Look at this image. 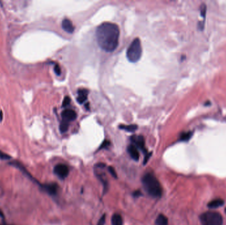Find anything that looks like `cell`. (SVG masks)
I'll use <instances>...</instances> for the list:
<instances>
[{"label": "cell", "instance_id": "cell-3", "mask_svg": "<svg viewBox=\"0 0 226 225\" xmlns=\"http://www.w3.org/2000/svg\"><path fill=\"white\" fill-rule=\"evenodd\" d=\"M142 54V48L140 40L138 38H136L133 40L127 49V58L130 62L136 63L140 60Z\"/></svg>", "mask_w": 226, "mask_h": 225}, {"label": "cell", "instance_id": "cell-28", "mask_svg": "<svg viewBox=\"0 0 226 225\" xmlns=\"http://www.w3.org/2000/svg\"><path fill=\"white\" fill-rule=\"evenodd\" d=\"M3 225H8V224H3Z\"/></svg>", "mask_w": 226, "mask_h": 225}, {"label": "cell", "instance_id": "cell-21", "mask_svg": "<svg viewBox=\"0 0 226 225\" xmlns=\"http://www.w3.org/2000/svg\"><path fill=\"white\" fill-rule=\"evenodd\" d=\"M105 221H106V215H103L100 218L97 225H105Z\"/></svg>", "mask_w": 226, "mask_h": 225}, {"label": "cell", "instance_id": "cell-23", "mask_svg": "<svg viewBox=\"0 0 226 225\" xmlns=\"http://www.w3.org/2000/svg\"><path fill=\"white\" fill-rule=\"evenodd\" d=\"M54 72L57 75H60L61 74V69L59 65H58V64L54 66Z\"/></svg>", "mask_w": 226, "mask_h": 225}, {"label": "cell", "instance_id": "cell-2", "mask_svg": "<svg viewBox=\"0 0 226 225\" xmlns=\"http://www.w3.org/2000/svg\"><path fill=\"white\" fill-rule=\"evenodd\" d=\"M142 185L148 195L154 198H159L162 195V188L159 181L152 173H147L143 176Z\"/></svg>", "mask_w": 226, "mask_h": 225}, {"label": "cell", "instance_id": "cell-24", "mask_svg": "<svg viewBox=\"0 0 226 225\" xmlns=\"http://www.w3.org/2000/svg\"><path fill=\"white\" fill-rule=\"evenodd\" d=\"M109 145H110V142L109 141H105L103 143H102V144L101 145V147H100V149H104V148L108 147V146H109Z\"/></svg>", "mask_w": 226, "mask_h": 225}, {"label": "cell", "instance_id": "cell-6", "mask_svg": "<svg viewBox=\"0 0 226 225\" xmlns=\"http://www.w3.org/2000/svg\"><path fill=\"white\" fill-rule=\"evenodd\" d=\"M131 141L134 143V145L140 149L146 154H148L145 147V140L142 135H134L131 137ZM145 154V155H146Z\"/></svg>", "mask_w": 226, "mask_h": 225}, {"label": "cell", "instance_id": "cell-26", "mask_svg": "<svg viewBox=\"0 0 226 225\" xmlns=\"http://www.w3.org/2000/svg\"><path fill=\"white\" fill-rule=\"evenodd\" d=\"M97 167L104 168L105 166V164H102V163H99V164H98V165H97Z\"/></svg>", "mask_w": 226, "mask_h": 225}, {"label": "cell", "instance_id": "cell-10", "mask_svg": "<svg viewBox=\"0 0 226 225\" xmlns=\"http://www.w3.org/2000/svg\"><path fill=\"white\" fill-rule=\"evenodd\" d=\"M127 151L132 159H134V160H136V161H138V160H139L140 153L138 152V150L137 147L134 145H129L128 147Z\"/></svg>", "mask_w": 226, "mask_h": 225}, {"label": "cell", "instance_id": "cell-16", "mask_svg": "<svg viewBox=\"0 0 226 225\" xmlns=\"http://www.w3.org/2000/svg\"><path fill=\"white\" fill-rule=\"evenodd\" d=\"M69 127V123L65 122V121H61V124L60 125V130L61 133H65L68 130Z\"/></svg>", "mask_w": 226, "mask_h": 225}, {"label": "cell", "instance_id": "cell-12", "mask_svg": "<svg viewBox=\"0 0 226 225\" xmlns=\"http://www.w3.org/2000/svg\"><path fill=\"white\" fill-rule=\"evenodd\" d=\"M224 200H221V199H216V200H214L208 203V207H209L210 209H215V208H218V207H219L222 206L223 205H224Z\"/></svg>", "mask_w": 226, "mask_h": 225}, {"label": "cell", "instance_id": "cell-18", "mask_svg": "<svg viewBox=\"0 0 226 225\" xmlns=\"http://www.w3.org/2000/svg\"><path fill=\"white\" fill-rule=\"evenodd\" d=\"M11 159V156L9 155L7 153H5L4 152L0 151V159L1 160H10Z\"/></svg>", "mask_w": 226, "mask_h": 225}, {"label": "cell", "instance_id": "cell-25", "mask_svg": "<svg viewBox=\"0 0 226 225\" xmlns=\"http://www.w3.org/2000/svg\"><path fill=\"white\" fill-rule=\"evenodd\" d=\"M133 195L135 197H140V195H142V193H141L139 190H137L136 192H134L133 194Z\"/></svg>", "mask_w": 226, "mask_h": 225}, {"label": "cell", "instance_id": "cell-1", "mask_svg": "<svg viewBox=\"0 0 226 225\" xmlns=\"http://www.w3.org/2000/svg\"><path fill=\"white\" fill-rule=\"evenodd\" d=\"M96 40L100 48L104 51L112 52L118 45L120 30L115 23L105 22L97 28Z\"/></svg>", "mask_w": 226, "mask_h": 225}, {"label": "cell", "instance_id": "cell-5", "mask_svg": "<svg viewBox=\"0 0 226 225\" xmlns=\"http://www.w3.org/2000/svg\"><path fill=\"white\" fill-rule=\"evenodd\" d=\"M54 172L58 178L63 180L68 176L69 169L67 165L64 164H59L54 167Z\"/></svg>", "mask_w": 226, "mask_h": 225}, {"label": "cell", "instance_id": "cell-7", "mask_svg": "<svg viewBox=\"0 0 226 225\" xmlns=\"http://www.w3.org/2000/svg\"><path fill=\"white\" fill-rule=\"evenodd\" d=\"M40 187L44 191H45L47 194H48L50 195H56L58 194V189H59V186L58 184L55 183H48V184H40Z\"/></svg>", "mask_w": 226, "mask_h": 225}, {"label": "cell", "instance_id": "cell-9", "mask_svg": "<svg viewBox=\"0 0 226 225\" xmlns=\"http://www.w3.org/2000/svg\"><path fill=\"white\" fill-rule=\"evenodd\" d=\"M61 27L67 33L72 34L74 31V26L73 25L72 22L68 19H64L61 22Z\"/></svg>", "mask_w": 226, "mask_h": 225}, {"label": "cell", "instance_id": "cell-15", "mask_svg": "<svg viewBox=\"0 0 226 225\" xmlns=\"http://www.w3.org/2000/svg\"><path fill=\"white\" fill-rule=\"evenodd\" d=\"M119 127L120 128V129L128 131V132H134V131L138 129V126L136 125H120Z\"/></svg>", "mask_w": 226, "mask_h": 225}, {"label": "cell", "instance_id": "cell-8", "mask_svg": "<svg viewBox=\"0 0 226 225\" xmlns=\"http://www.w3.org/2000/svg\"><path fill=\"white\" fill-rule=\"evenodd\" d=\"M76 117H77L76 113L75 112V111H73L72 110L67 109V110H65L61 112V118H62V120L68 123L71 121L75 120Z\"/></svg>", "mask_w": 226, "mask_h": 225}, {"label": "cell", "instance_id": "cell-22", "mask_svg": "<svg viewBox=\"0 0 226 225\" xmlns=\"http://www.w3.org/2000/svg\"><path fill=\"white\" fill-rule=\"evenodd\" d=\"M70 98L69 96H66L65 98H64V101H63V103H62V106L63 107H66L67 106H68V105L70 104Z\"/></svg>", "mask_w": 226, "mask_h": 225}, {"label": "cell", "instance_id": "cell-27", "mask_svg": "<svg viewBox=\"0 0 226 225\" xmlns=\"http://www.w3.org/2000/svg\"><path fill=\"white\" fill-rule=\"evenodd\" d=\"M225 213H226V209H225Z\"/></svg>", "mask_w": 226, "mask_h": 225}, {"label": "cell", "instance_id": "cell-19", "mask_svg": "<svg viewBox=\"0 0 226 225\" xmlns=\"http://www.w3.org/2000/svg\"><path fill=\"white\" fill-rule=\"evenodd\" d=\"M200 13L203 17H204L205 14L206 13V5L205 4H202V5L200 7Z\"/></svg>", "mask_w": 226, "mask_h": 225}, {"label": "cell", "instance_id": "cell-13", "mask_svg": "<svg viewBox=\"0 0 226 225\" xmlns=\"http://www.w3.org/2000/svg\"><path fill=\"white\" fill-rule=\"evenodd\" d=\"M112 225H123V219L122 216L118 213H116L113 215L111 219Z\"/></svg>", "mask_w": 226, "mask_h": 225}, {"label": "cell", "instance_id": "cell-20", "mask_svg": "<svg viewBox=\"0 0 226 225\" xmlns=\"http://www.w3.org/2000/svg\"><path fill=\"white\" fill-rule=\"evenodd\" d=\"M108 172H110V174L112 175L113 177H114V178H117V174L113 167H112V166H108Z\"/></svg>", "mask_w": 226, "mask_h": 225}, {"label": "cell", "instance_id": "cell-14", "mask_svg": "<svg viewBox=\"0 0 226 225\" xmlns=\"http://www.w3.org/2000/svg\"><path fill=\"white\" fill-rule=\"evenodd\" d=\"M155 225H168V218L163 214H159L156 218Z\"/></svg>", "mask_w": 226, "mask_h": 225}, {"label": "cell", "instance_id": "cell-17", "mask_svg": "<svg viewBox=\"0 0 226 225\" xmlns=\"http://www.w3.org/2000/svg\"><path fill=\"white\" fill-rule=\"evenodd\" d=\"M192 135V132H190V131H189V132L183 133L180 136V140L181 141H188V140L190 139V137H191Z\"/></svg>", "mask_w": 226, "mask_h": 225}, {"label": "cell", "instance_id": "cell-11", "mask_svg": "<svg viewBox=\"0 0 226 225\" xmlns=\"http://www.w3.org/2000/svg\"><path fill=\"white\" fill-rule=\"evenodd\" d=\"M88 90L86 89H80L78 91L77 101L79 104H83L86 102L88 96Z\"/></svg>", "mask_w": 226, "mask_h": 225}, {"label": "cell", "instance_id": "cell-4", "mask_svg": "<svg viewBox=\"0 0 226 225\" xmlns=\"http://www.w3.org/2000/svg\"><path fill=\"white\" fill-rule=\"evenodd\" d=\"M202 225H222L223 218L219 213L207 211L200 217Z\"/></svg>", "mask_w": 226, "mask_h": 225}]
</instances>
